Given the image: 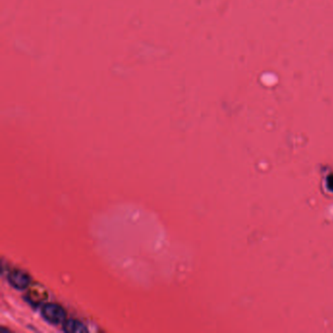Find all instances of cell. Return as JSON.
<instances>
[{"mask_svg": "<svg viewBox=\"0 0 333 333\" xmlns=\"http://www.w3.org/2000/svg\"><path fill=\"white\" fill-rule=\"evenodd\" d=\"M43 319L51 325H60L66 321V311L58 304L47 303L41 309Z\"/></svg>", "mask_w": 333, "mask_h": 333, "instance_id": "obj_1", "label": "cell"}, {"mask_svg": "<svg viewBox=\"0 0 333 333\" xmlns=\"http://www.w3.org/2000/svg\"><path fill=\"white\" fill-rule=\"evenodd\" d=\"M9 283L16 289L24 290L30 284V277L24 271L14 270L8 275Z\"/></svg>", "mask_w": 333, "mask_h": 333, "instance_id": "obj_2", "label": "cell"}, {"mask_svg": "<svg viewBox=\"0 0 333 333\" xmlns=\"http://www.w3.org/2000/svg\"><path fill=\"white\" fill-rule=\"evenodd\" d=\"M63 329L66 333H87V328L81 322L75 319L65 321L63 324Z\"/></svg>", "mask_w": 333, "mask_h": 333, "instance_id": "obj_3", "label": "cell"}, {"mask_svg": "<svg viewBox=\"0 0 333 333\" xmlns=\"http://www.w3.org/2000/svg\"><path fill=\"white\" fill-rule=\"evenodd\" d=\"M47 298V294L45 291H40V288L38 289H31L29 290V292L27 293V299L30 303H34V304H40L43 301H45V299Z\"/></svg>", "mask_w": 333, "mask_h": 333, "instance_id": "obj_4", "label": "cell"}]
</instances>
